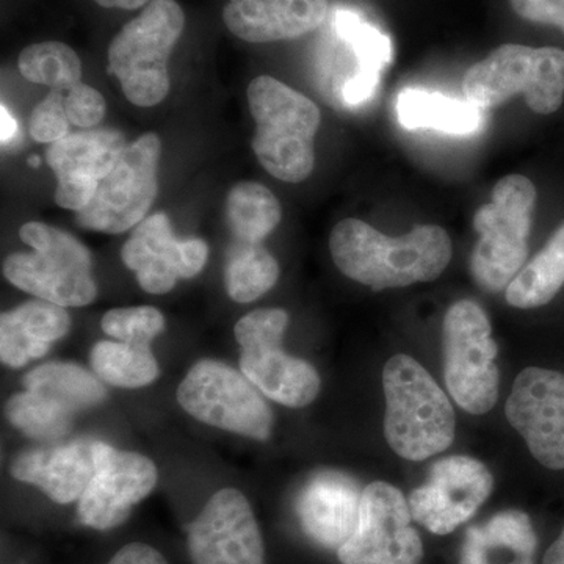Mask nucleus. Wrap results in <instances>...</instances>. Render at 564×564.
<instances>
[{
	"mask_svg": "<svg viewBox=\"0 0 564 564\" xmlns=\"http://www.w3.org/2000/svg\"><path fill=\"white\" fill-rule=\"evenodd\" d=\"M329 251L345 276L383 291L437 280L451 262L452 240L440 226H415L402 237H388L347 218L334 226Z\"/></svg>",
	"mask_w": 564,
	"mask_h": 564,
	"instance_id": "f257e3e1",
	"label": "nucleus"
},
{
	"mask_svg": "<svg viewBox=\"0 0 564 564\" xmlns=\"http://www.w3.org/2000/svg\"><path fill=\"white\" fill-rule=\"evenodd\" d=\"M384 437L408 462H425L455 440L454 406L443 389L411 356H392L383 370Z\"/></svg>",
	"mask_w": 564,
	"mask_h": 564,
	"instance_id": "f03ea898",
	"label": "nucleus"
},
{
	"mask_svg": "<svg viewBox=\"0 0 564 564\" xmlns=\"http://www.w3.org/2000/svg\"><path fill=\"white\" fill-rule=\"evenodd\" d=\"M256 122L252 150L276 180L299 184L315 165L314 140L322 115L310 98L270 76H259L247 91Z\"/></svg>",
	"mask_w": 564,
	"mask_h": 564,
	"instance_id": "7ed1b4c3",
	"label": "nucleus"
},
{
	"mask_svg": "<svg viewBox=\"0 0 564 564\" xmlns=\"http://www.w3.org/2000/svg\"><path fill=\"white\" fill-rule=\"evenodd\" d=\"M536 198L529 177L510 174L497 182L491 203L475 214L474 229L480 239L470 258V272L485 292L507 291L524 267Z\"/></svg>",
	"mask_w": 564,
	"mask_h": 564,
	"instance_id": "20e7f679",
	"label": "nucleus"
},
{
	"mask_svg": "<svg viewBox=\"0 0 564 564\" xmlns=\"http://www.w3.org/2000/svg\"><path fill=\"white\" fill-rule=\"evenodd\" d=\"M20 237L33 251L14 252L3 262V274L14 288L63 307L95 302L93 258L76 237L39 221L25 223Z\"/></svg>",
	"mask_w": 564,
	"mask_h": 564,
	"instance_id": "39448f33",
	"label": "nucleus"
},
{
	"mask_svg": "<svg viewBox=\"0 0 564 564\" xmlns=\"http://www.w3.org/2000/svg\"><path fill=\"white\" fill-rule=\"evenodd\" d=\"M184 25L180 3L152 0L111 40L109 73L120 80L126 98L135 106H158L169 95V58Z\"/></svg>",
	"mask_w": 564,
	"mask_h": 564,
	"instance_id": "423d86ee",
	"label": "nucleus"
},
{
	"mask_svg": "<svg viewBox=\"0 0 564 564\" xmlns=\"http://www.w3.org/2000/svg\"><path fill=\"white\" fill-rule=\"evenodd\" d=\"M463 90L480 109L524 95L534 113H555L564 101V51L503 44L467 69Z\"/></svg>",
	"mask_w": 564,
	"mask_h": 564,
	"instance_id": "0eeeda50",
	"label": "nucleus"
},
{
	"mask_svg": "<svg viewBox=\"0 0 564 564\" xmlns=\"http://www.w3.org/2000/svg\"><path fill=\"white\" fill-rule=\"evenodd\" d=\"M499 347L484 307L473 300L452 304L444 317L443 358L447 391L466 413H489L499 397Z\"/></svg>",
	"mask_w": 564,
	"mask_h": 564,
	"instance_id": "6e6552de",
	"label": "nucleus"
},
{
	"mask_svg": "<svg viewBox=\"0 0 564 564\" xmlns=\"http://www.w3.org/2000/svg\"><path fill=\"white\" fill-rule=\"evenodd\" d=\"M289 314L258 310L237 322L234 334L240 348V369L259 392L289 408H304L317 399L321 377L310 362L282 348Z\"/></svg>",
	"mask_w": 564,
	"mask_h": 564,
	"instance_id": "1a4fd4ad",
	"label": "nucleus"
},
{
	"mask_svg": "<svg viewBox=\"0 0 564 564\" xmlns=\"http://www.w3.org/2000/svg\"><path fill=\"white\" fill-rule=\"evenodd\" d=\"M177 402L196 421L254 441L272 436L273 414L256 386L226 364L196 362L177 389Z\"/></svg>",
	"mask_w": 564,
	"mask_h": 564,
	"instance_id": "9d476101",
	"label": "nucleus"
},
{
	"mask_svg": "<svg viewBox=\"0 0 564 564\" xmlns=\"http://www.w3.org/2000/svg\"><path fill=\"white\" fill-rule=\"evenodd\" d=\"M162 143L155 133H144L128 144L109 176L84 210L77 212L82 228L121 234L140 225L158 196Z\"/></svg>",
	"mask_w": 564,
	"mask_h": 564,
	"instance_id": "9b49d317",
	"label": "nucleus"
},
{
	"mask_svg": "<svg viewBox=\"0 0 564 564\" xmlns=\"http://www.w3.org/2000/svg\"><path fill=\"white\" fill-rule=\"evenodd\" d=\"M410 505L400 489L375 481L362 491L358 524L337 551L343 564H419L421 534L411 525Z\"/></svg>",
	"mask_w": 564,
	"mask_h": 564,
	"instance_id": "f8f14e48",
	"label": "nucleus"
},
{
	"mask_svg": "<svg viewBox=\"0 0 564 564\" xmlns=\"http://www.w3.org/2000/svg\"><path fill=\"white\" fill-rule=\"evenodd\" d=\"M492 488V474L484 463L447 456L433 464L425 485L411 492L408 505L414 521L429 532L448 534L477 513Z\"/></svg>",
	"mask_w": 564,
	"mask_h": 564,
	"instance_id": "ddd939ff",
	"label": "nucleus"
},
{
	"mask_svg": "<svg viewBox=\"0 0 564 564\" xmlns=\"http://www.w3.org/2000/svg\"><path fill=\"white\" fill-rule=\"evenodd\" d=\"M96 473L82 494L77 513L82 524L110 530L122 524L132 508L150 496L159 481L155 464L135 452H118L95 441Z\"/></svg>",
	"mask_w": 564,
	"mask_h": 564,
	"instance_id": "4468645a",
	"label": "nucleus"
},
{
	"mask_svg": "<svg viewBox=\"0 0 564 564\" xmlns=\"http://www.w3.org/2000/svg\"><path fill=\"white\" fill-rule=\"evenodd\" d=\"M505 413L538 463L564 469V373L527 367L516 378Z\"/></svg>",
	"mask_w": 564,
	"mask_h": 564,
	"instance_id": "2eb2a0df",
	"label": "nucleus"
},
{
	"mask_svg": "<svg viewBox=\"0 0 564 564\" xmlns=\"http://www.w3.org/2000/svg\"><path fill=\"white\" fill-rule=\"evenodd\" d=\"M195 564H265L261 530L239 489L215 492L188 529Z\"/></svg>",
	"mask_w": 564,
	"mask_h": 564,
	"instance_id": "dca6fc26",
	"label": "nucleus"
},
{
	"mask_svg": "<svg viewBox=\"0 0 564 564\" xmlns=\"http://www.w3.org/2000/svg\"><path fill=\"white\" fill-rule=\"evenodd\" d=\"M207 258V243L202 239L177 240L165 214L144 218L121 250L122 262L151 295L169 293L177 281L202 273Z\"/></svg>",
	"mask_w": 564,
	"mask_h": 564,
	"instance_id": "f3484780",
	"label": "nucleus"
},
{
	"mask_svg": "<svg viewBox=\"0 0 564 564\" xmlns=\"http://www.w3.org/2000/svg\"><path fill=\"white\" fill-rule=\"evenodd\" d=\"M126 148L124 135L115 129L70 133L52 143L46 162L57 177L55 203L76 214L84 210Z\"/></svg>",
	"mask_w": 564,
	"mask_h": 564,
	"instance_id": "a211bd4d",
	"label": "nucleus"
},
{
	"mask_svg": "<svg viewBox=\"0 0 564 564\" xmlns=\"http://www.w3.org/2000/svg\"><path fill=\"white\" fill-rule=\"evenodd\" d=\"M362 491L350 475L323 470L313 475L296 499L303 532L325 549L340 547L355 532Z\"/></svg>",
	"mask_w": 564,
	"mask_h": 564,
	"instance_id": "6ab92c4d",
	"label": "nucleus"
},
{
	"mask_svg": "<svg viewBox=\"0 0 564 564\" xmlns=\"http://www.w3.org/2000/svg\"><path fill=\"white\" fill-rule=\"evenodd\" d=\"M328 11V0H229L223 21L237 39L274 43L317 31Z\"/></svg>",
	"mask_w": 564,
	"mask_h": 564,
	"instance_id": "aec40b11",
	"label": "nucleus"
},
{
	"mask_svg": "<svg viewBox=\"0 0 564 564\" xmlns=\"http://www.w3.org/2000/svg\"><path fill=\"white\" fill-rule=\"evenodd\" d=\"M95 473V441L36 448L18 456L11 464V475L18 481L36 486L62 505L80 499Z\"/></svg>",
	"mask_w": 564,
	"mask_h": 564,
	"instance_id": "412c9836",
	"label": "nucleus"
},
{
	"mask_svg": "<svg viewBox=\"0 0 564 564\" xmlns=\"http://www.w3.org/2000/svg\"><path fill=\"white\" fill-rule=\"evenodd\" d=\"M70 317L58 304L35 300L0 317V358L11 369L43 358L52 343L68 334Z\"/></svg>",
	"mask_w": 564,
	"mask_h": 564,
	"instance_id": "4be33fe9",
	"label": "nucleus"
},
{
	"mask_svg": "<svg viewBox=\"0 0 564 564\" xmlns=\"http://www.w3.org/2000/svg\"><path fill=\"white\" fill-rule=\"evenodd\" d=\"M538 536L524 511L505 510L464 536L459 564H534Z\"/></svg>",
	"mask_w": 564,
	"mask_h": 564,
	"instance_id": "5701e85b",
	"label": "nucleus"
},
{
	"mask_svg": "<svg viewBox=\"0 0 564 564\" xmlns=\"http://www.w3.org/2000/svg\"><path fill=\"white\" fill-rule=\"evenodd\" d=\"M484 109L469 99H456L436 91L406 88L397 99V118L403 128L434 129L452 135H469L484 124Z\"/></svg>",
	"mask_w": 564,
	"mask_h": 564,
	"instance_id": "b1692460",
	"label": "nucleus"
},
{
	"mask_svg": "<svg viewBox=\"0 0 564 564\" xmlns=\"http://www.w3.org/2000/svg\"><path fill=\"white\" fill-rule=\"evenodd\" d=\"M564 288V223L543 250L527 263L507 288V302L518 310L545 306Z\"/></svg>",
	"mask_w": 564,
	"mask_h": 564,
	"instance_id": "393cba45",
	"label": "nucleus"
},
{
	"mask_svg": "<svg viewBox=\"0 0 564 564\" xmlns=\"http://www.w3.org/2000/svg\"><path fill=\"white\" fill-rule=\"evenodd\" d=\"M25 391L36 392L68 408L74 414L106 400L99 378L73 362H50L36 367L22 380Z\"/></svg>",
	"mask_w": 564,
	"mask_h": 564,
	"instance_id": "a878e982",
	"label": "nucleus"
},
{
	"mask_svg": "<svg viewBox=\"0 0 564 564\" xmlns=\"http://www.w3.org/2000/svg\"><path fill=\"white\" fill-rule=\"evenodd\" d=\"M226 215L239 242L261 243L280 225L282 210L269 188L258 182H240L229 192Z\"/></svg>",
	"mask_w": 564,
	"mask_h": 564,
	"instance_id": "bb28decb",
	"label": "nucleus"
},
{
	"mask_svg": "<svg viewBox=\"0 0 564 564\" xmlns=\"http://www.w3.org/2000/svg\"><path fill=\"white\" fill-rule=\"evenodd\" d=\"M96 377L115 388L139 389L158 380L159 364L150 345L101 340L93 347Z\"/></svg>",
	"mask_w": 564,
	"mask_h": 564,
	"instance_id": "cd10ccee",
	"label": "nucleus"
},
{
	"mask_svg": "<svg viewBox=\"0 0 564 564\" xmlns=\"http://www.w3.org/2000/svg\"><path fill=\"white\" fill-rule=\"evenodd\" d=\"M280 278L276 259L259 243L239 242L229 252L225 284L228 295L237 303L261 299Z\"/></svg>",
	"mask_w": 564,
	"mask_h": 564,
	"instance_id": "c85d7f7f",
	"label": "nucleus"
},
{
	"mask_svg": "<svg viewBox=\"0 0 564 564\" xmlns=\"http://www.w3.org/2000/svg\"><path fill=\"white\" fill-rule=\"evenodd\" d=\"M6 411L7 419L14 429L39 441L65 437L73 429V419L76 415L63 404L31 391L11 397Z\"/></svg>",
	"mask_w": 564,
	"mask_h": 564,
	"instance_id": "c756f323",
	"label": "nucleus"
},
{
	"mask_svg": "<svg viewBox=\"0 0 564 564\" xmlns=\"http://www.w3.org/2000/svg\"><path fill=\"white\" fill-rule=\"evenodd\" d=\"M18 68L24 79L54 90H69L79 84L82 76L79 55L61 41H44L25 47L18 58Z\"/></svg>",
	"mask_w": 564,
	"mask_h": 564,
	"instance_id": "7c9ffc66",
	"label": "nucleus"
},
{
	"mask_svg": "<svg viewBox=\"0 0 564 564\" xmlns=\"http://www.w3.org/2000/svg\"><path fill=\"white\" fill-rule=\"evenodd\" d=\"M337 36L351 47L358 70L356 73L381 76V70L391 63L392 44L380 29L364 20L351 10H337L334 14Z\"/></svg>",
	"mask_w": 564,
	"mask_h": 564,
	"instance_id": "2f4dec72",
	"label": "nucleus"
},
{
	"mask_svg": "<svg viewBox=\"0 0 564 564\" xmlns=\"http://www.w3.org/2000/svg\"><path fill=\"white\" fill-rule=\"evenodd\" d=\"M101 325L120 343L150 345L165 329V318L151 306L120 307L104 315Z\"/></svg>",
	"mask_w": 564,
	"mask_h": 564,
	"instance_id": "473e14b6",
	"label": "nucleus"
},
{
	"mask_svg": "<svg viewBox=\"0 0 564 564\" xmlns=\"http://www.w3.org/2000/svg\"><path fill=\"white\" fill-rule=\"evenodd\" d=\"M69 118L62 90H52L33 109L29 131L39 143H55L68 135Z\"/></svg>",
	"mask_w": 564,
	"mask_h": 564,
	"instance_id": "72a5a7b5",
	"label": "nucleus"
},
{
	"mask_svg": "<svg viewBox=\"0 0 564 564\" xmlns=\"http://www.w3.org/2000/svg\"><path fill=\"white\" fill-rule=\"evenodd\" d=\"M65 106L70 124L85 129L98 126L107 110L106 99L101 93L82 82L69 88Z\"/></svg>",
	"mask_w": 564,
	"mask_h": 564,
	"instance_id": "f704fd0d",
	"label": "nucleus"
},
{
	"mask_svg": "<svg viewBox=\"0 0 564 564\" xmlns=\"http://www.w3.org/2000/svg\"><path fill=\"white\" fill-rule=\"evenodd\" d=\"M510 3L522 20L552 25L564 33V0H510Z\"/></svg>",
	"mask_w": 564,
	"mask_h": 564,
	"instance_id": "c9c22d12",
	"label": "nucleus"
},
{
	"mask_svg": "<svg viewBox=\"0 0 564 564\" xmlns=\"http://www.w3.org/2000/svg\"><path fill=\"white\" fill-rule=\"evenodd\" d=\"M378 84H380V76L356 73L355 76L345 82L343 88L344 101L348 106H361V104L372 98L375 91H377Z\"/></svg>",
	"mask_w": 564,
	"mask_h": 564,
	"instance_id": "e433bc0d",
	"label": "nucleus"
},
{
	"mask_svg": "<svg viewBox=\"0 0 564 564\" xmlns=\"http://www.w3.org/2000/svg\"><path fill=\"white\" fill-rule=\"evenodd\" d=\"M107 564H169L161 552L151 545L132 543L124 545Z\"/></svg>",
	"mask_w": 564,
	"mask_h": 564,
	"instance_id": "4c0bfd02",
	"label": "nucleus"
},
{
	"mask_svg": "<svg viewBox=\"0 0 564 564\" xmlns=\"http://www.w3.org/2000/svg\"><path fill=\"white\" fill-rule=\"evenodd\" d=\"M17 121L11 117L9 109L2 106V109H0V137H2V144L10 143L17 137Z\"/></svg>",
	"mask_w": 564,
	"mask_h": 564,
	"instance_id": "58836bf2",
	"label": "nucleus"
},
{
	"mask_svg": "<svg viewBox=\"0 0 564 564\" xmlns=\"http://www.w3.org/2000/svg\"><path fill=\"white\" fill-rule=\"evenodd\" d=\"M104 9L137 10L148 6L152 0H95Z\"/></svg>",
	"mask_w": 564,
	"mask_h": 564,
	"instance_id": "ea45409f",
	"label": "nucleus"
},
{
	"mask_svg": "<svg viewBox=\"0 0 564 564\" xmlns=\"http://www.w3.org/2000/svg\"><path fill=\"white\" fill-rule=\"evenodd\" d=\"M543 564H564V529L558 540L545 552Z\"/></svg>",
	"mask_w": 564,
	"mask_h": 564,
	"instance_id": "a19ab883",
	"label": "nucleus"
}]
</instances>
